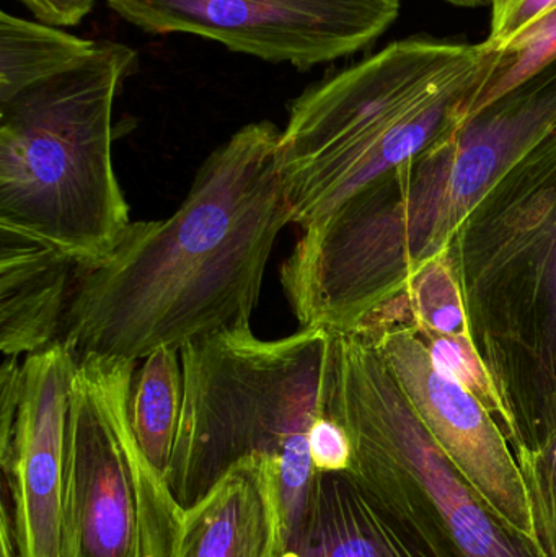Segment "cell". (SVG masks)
I'll use <instances>...</instances> for the list:
<instances>
[{"label":"cell","mask_w":556,"mask_h":557,"mask_svg":"<svg viewBox=\"0 0 556 557\" xmlns=\"http://www.w3.org/2000/svg\"><path fill=\"white\" fill-rule=\"evenodd\" d=\"M280 137L270 121L245 124L206 159L169 219L131 222L78 274L61 343L77 357L139 362L250 327L277 235L293 224Z\"/></svg>","instance_id":"1"},{"label":"cell","mask_w":556,"mask_h":557,"mask_svg":"<svg viewBox=\"0 0 556 557\" xmlns=\"http://www.w3.org/2000/svg\"><path fill=\"white\" fill-rule=\"evenodd\" d=\"M556 131V61L304 231L281 268L302 327L355 333L407 294L495 183Z\"/></svg>","instance_id":"2"},{"label":"cell","mask_w":556,"mask_h":557,"mask_svg":"<svg viewBox=\"0 0 556 557\" xmlns=\"http://www.w3.org/2000/svg\"><path fill=\"white\" fill-rule=\"evenodd\" d=\"M496 52L408 38L317 82L291 103L280 163L302 231L460 126Z\"/></svg>","instance_id":"3"},{"label":"cell","mask_w":556,"mask_h":557,"mask_svg":"<svg viewBox=\"0 0 556 557\" xmlns=\"http://www.w3.org/2000/svg\"><path fill=\"white\" fill-rule=\"evenodd\" d=\"M447 257L516 454L556 428V131L483 196Z\"/></svg>","instance_id":"4"},{"label":"cell","mask_w":556,"mask_h":557,"mask_svg":"<svg viewBox=\"0 0 556 557\" xmlns=\"http://www.w3.org/2000/svg\"><path fill=\"white\" fill-rule=\"evenodd\" d=\"M333 337L320 327H300L264 341L242 327L180 350L182 418L166 483L183 507L242 458L274 455L281 460L286 532L296 529L317 474L309 431L326 414Z\"/></svg>","instance_id":"5"},{"label":"cell","mask_w":556,"mask_h":557,"mask_svg":"<svg viewBox=\"0 0 556 557\" xmlns=\"http://www.w3.org/2000/svg\"><path fill=\"white\" fill-rule=\"evenodd\" d=\"M137 52L101 39L72 71L0 103V225L82 263L103 260L131 225L114 172L113 108Z\"/></svg>","instance_id":"6"},{"label":"cell","mask_w":556,"mask_h":557,"mask_svg":"<svg viewBox=\"0 0 556 557\" xmlns=\"http://www.w3.org/2000/svg\"><path fill=\"white\" fill-rule=\"evenodd\" d=\"M326 416L351 438L348 474L431 557H545L447 460L375 344L362 334L333 337Z\"/></svg>","instance_id":"7"},{"label":"cell","mask_w":556,"mask_h":557,"mask_svg":"<svg viewBox=\"0 0 556 557\" xmlns=\"http://www.w3.org/2000/svg\"><path fill=\"white\" fill-rule=\"evenodd\" d=\"M137 360L77 357L71 385L61 557H175L183 509L137 442Z\"/></svg>","instance_id":"8"},{"label":"cell","mask_w":556,"mask_h":557,"mask_svg":"<svg viewBox=\"0 0 556 557\" xmlns=\"http://www.w3.org/2000/svg\"><path fill=\"white\" fill-rule=\"evenodd\" d=\"M150 35H193L299 71L355 54L384 35L400 0H107Z\"/></svg>","instance_id":"9"},{"label":"cell","mask_w":556,"mask_h":557,"mask_svg":"<svg viewBox=\"0 0 556 557\" xmlns=\"http://www.w3.org/2000/svg\"><path fill=\"white\" fill-rule=\"evenodd\" d=\"M359 334L375 344L447 460L503 522L538 543L521 470L496 419L469 389L437 369L415 324Z\"/></svg>","instance_id":"10"},{"label":"cell","mask_w":556,"mask_h":557,"mask_svg":"<svg viewBox=\"0 0 556 557\" xmlns=\"http://www.w3.org/2000/svg\"><path fill=\"white\" fill-rule=\"evenodd\" d=\"M77 356L58 343L22 363L12 442L0 451L20 557H61L62 486Z\"/></svg>","instance_id":"11"},{"label":"cell","mask_w":556,"mask_h":557,"mask_svg":"<svg viewBox=\"0 0 556 557\" xmlns=\"http://www.w3.org/2000/svg\"><path fill=\"white\" fill-rule=\"evenodd\" d=\"M286 540L281 460L255 454L183 509L175 557H281Z\"/></svg>","instance_id":"12"},{"label":"cell","mask_w":556,"mask_h":557,"mask_svg":"<svg viewBox=\"0 0 556 557\" xmlns=\"http://www.w3.org/2000/svg\"><path fill=\"white\" fill-rule=\"evenodd\" d=\"M87 264L54 245L0 225V350L29 356L61 341L78 274Z\"/></svg>","instance_id":"13"},{"label":"cell","mask_w":556,"mask_h":557,"mask_svg":"<svg viewBox=\"0 0 556 557\" xmlns=\"http://www.w3.org/2000/svg\"><path fill=\"white\" fill-rule=\"evenodd\" d=\"M281 557H431L351 474L317 473Z\"/></svg>","instance_id":"14"},{"label":"cell","mask_w":556,"mask_h":557,"mask_svg":"<svg viewBox=\"0 0 556 557\" xmlns=\"http://www.w3.org/2000/svg\"><path fill=\"white\" fill-rule=\"evenodd\" d=\"M98 41L0 13V103L87 61Z\"/></svg>","instance_id":"15"},{"label":"cell","mask_w":556,"mask_h":557,"mask_svg":"<svg viewBox=\"0 0 556 557\" xmlns=\"http://www.w3.org/2000/svg\"><path fill=\"white\" fill-rule=\"evenodd\" d=\"M183 406L180 350L162 347L136 370L131 419L137 442L152 467L166 480Z\"/></svg>","instance_id":"16"},{"label":"cell","mask_w":556,"mask_h":557,"mask_svg":"<svg viewBox=\"0 0 556 557\" xmlns=\"http://www.w3.org/2000/svg\"><path fill=\"white\" fill-rule=\"evenodd\" d=\"M556 61V9L512 39L467 103L464 121ZM462 121V123H464Z\"/></svg>","instance_id":"17"},{"label":"cell","mask_w":556,"mask_h":557,"mask_svg":"<svg viewBox=\"0 0 556 557\" xmlns=\"http://www.w3.org/2000/svg\"><path fill=\"white\" fill-rule=\"evenodd\" d=\"M407 292L417 330L444 336H469L462 294L447 250L413 274Z\"/></svg>","instance_id":"18"},{"label":"cell","mask_w":556,"mask_h":557,"mask_svg":"<svg viewBox=\"0 0 556 557\" xmlns=\"http://www.w3.org/2000/svg\"><path fill=\"white\" fill-rule=\"evenodd\" d=\"M534 522L535 540L545 557H556V428L524 450L516 451Z\"/></svg>","instance_id":"19"},{"label":"cell","mask_w":556,"mask_h":557,"mask_svg":"<svg viewBox=\"0 0 556 557\" xmlns=\"http://www.w3.org/2000/svg\"><path fill=\"white\" fill-rule=\"evenodd\" d=\"M417 333L430 350L431 359L436 363L437 369L443 370L446 375L453 376L464 388L469 389L505 432V408L496 392L495 383L470 337L444 336V334L420 330H417Z\"/></svg>","instance_id":"20"},{"label":"cell","mask_w":556,"mask_h":557,"mask_svg":"<svg viewBox=\"0 0 556 557\" xmlns=\"http://www.w3.org/2000/svg\"><path fill=\"white\" fill-rule=\"evenodd\" d=\"M492 26L485 42L499 52L522 32L556 9V0H490Z\"/></svg>","instance_id":"21"},{"label":"cell","mask_w":556,"mask_h":557,"mask_svg":"<svg viewBox=\"0 0 556 557\" xmlns=\"http://www.w3.org/2000/svg\"><path fill=\"white\" fill-rule=\"evenodd\" d=\"M310 458L317 473H348L353 463V444L342 424L320 416L309 431Z\"/></svg>","instance_id":"22"},{"label":"cell","mask_w":556,"mask_h":557,"mask_svg":"<svg viewBox=\"0 0 556 557\" xmlns=\"http://www.w3.org/2000/svg\"><path fill=\"white\" fill-rule=\"evenodd\" d=\"M22 363L18 357H3L0 367V451L12 442L20 405Z\"/></svg>","instance_id":"23"},{"label":"cell","mask_w":556,"mask_h":557,"mask_svg":"<svg viewBox=\"0 0 556 557\" xmlns=\"http://www.w3.org/2000/svg\"><path fill=\"white\" fill-rule=\"evenodd\" d=\"M46 25L75 26L94 10L97 0H16Z\"/></svg>","instance_id":"24"},{"label":"cell","mask_w":556,"mask_h":557,"mask_svg":"<svg viewBox=\"0 0 556 557\" xmlns=\"http://www.w3.org/2000/svg\"><path fill=\"white\" fill-rule=\"evenodd\" d=\"M0 543H2V557H20L16 545L15 530H13L12 510L9 503L2 497V520H0Z\"/></svg>","instance_id":"25"},{"label":"cell","mask_w":556,"mask_h":557,"mask_svg":"<svg viewBox=\"0 0 556 557\" xmlns=\"http://www.w3.org/2000/svg\"><path fill=\"white\" fill-rule=\"evenodd\" d=\"M457 7H482L489 5L490 0H446Z\"/></svg>","instance_id":"26"}]
</instances>
